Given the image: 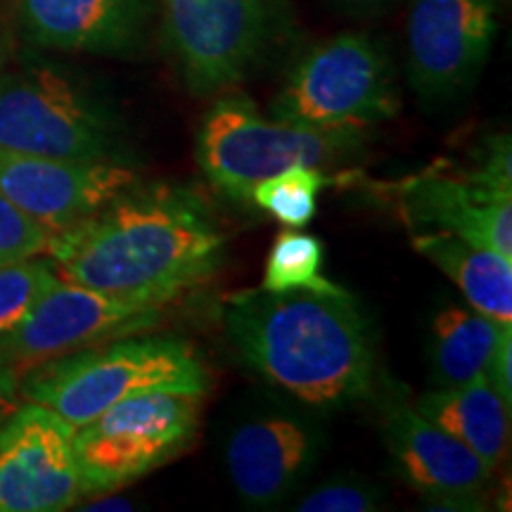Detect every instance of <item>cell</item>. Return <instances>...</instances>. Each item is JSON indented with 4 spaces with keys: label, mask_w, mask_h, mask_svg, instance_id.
Returning <instances> with one entry per match:
<instances>
[{
    "label": "cell",
    "mask_w": 512,
    "mask_h": 512,
    "mask_svg": "<svg viewBox=\"0 0 512 512\" xmlns=\"http://www.w3.org/2000/svg\"><path fill=\"white\" fill-rule=\"evenodd\" d=\"M53 235L0 192V266L48 254Z\"/></svg>",
    "instance_id": "obj_23"
},
{
    "label": "cell",
    "mask_w": 512,
    "mask_h": 512,
    "mask_svg": "<svg viewBox=\"0 0 512 512\" xmlns=\"http://www.w3.org/2000/svg\"><path fill=\"white\" fill-rule=\"evenodd\" d=\"M330 183L332 178L323 169L292 166L254 185L252 202L285 226L302 228L316 216L320 190Z\"/></svg>",
    "instance_id": "obj_20"
},
{
    "label": "cell",
    "mask_w": 512,
    "mask_h": 512,
    "mask_svg": "<svg viewBox=\"0 0 512 512\" xmlns=\"http://www.w3.org/2000/svg\"><path fill=\"white\" fill-rule=\"evenodd\" d=\"M57 280L60 275H57L53 261L43 254L10 266H0V337L8 335L19 320L27 316L38 297L50 290Z\"/></svg>",
    "instance_id": "obj_22"
},
{
    "label": "cell",
    "mask_w": 512,
    "mask_h": 512,
    "mask_svg": "<svg viewBox=\"0 0 512 512\" xmlns=\"http://www.w3.org/2000/svg\"><path fill=\"white\" fill-rule=\"evenodd\" d=\"M36 43L69 53H124L143 24L140 0H22Z\"/></svg>",
    "instance_id": "obj_16"
},
{
    "label": "cell",
    "mask_w": 512,
    "mask_h": 512,
    "mask_svg": "<svg viewBox=\"0 0 512 512\" xmlns=\"http://www.w3.org/2000/svg\"><path fill=\"white\" fill-rule=\"evenodd\" d=\"M22 406V375L0 358V425Z\"/></svg>",
    "instance_id": "obj_26"
},
{
    "label": "cell",
    "mask_w": 512,
    "mask_h": 512,
    "mask_svg": "<svg viewBox=\"0 0 512 512\" xmlns=\"http://www.w3.org/2000/svg\"><path fill=\"white\" fill-rule=\"evenodd\" d=\"M320 451V434L297 415H266L238 427L226 448L230 482L249 508L278 505L302 482Z\"/></svg>",
    "instance_id": "obj_15"
},
{
    "label": "cell",
    "mask_w": 512,
    "mask_h": 512,
    "mask_svg": "<svg viewBox=\"0 0 512 512\" xmlns=\"http://www.w3.org/2000/svg\"><path fill=\"white\" fill-rule=\"evenodd\" d=\"M498 29L496 0H413L406 62L422 100H448L482 72Z\"/></svg>",
    "instance_id": "obj_10"
},
{
    "label": "cell",
    "mask_w": 512,
    "mask_h": 512,
    "mask_svg": "<svg viewBox=\"0 0 512 512\" xmlns=\"http://www.w3.org/2000/svg\"><path fill=\"white\" fill-rule=\"evenodd\" d=\"M358 133H328L266 119L240 95L214 102L197 133V162L207 181L235 202L292 166H335L358 150Z\"/></svg>",
    "instance_id": "obj_4"
},
{
    "label": "cell",
    "mask_w": 512,
    "mask_h": 512,
    "mask_svg": "<svg viewBox=\"0 0 512 512\" xmlns=\"http://www.w3.org/2000/svg\"><path fill=\"white\" fill-rule=\"evenodd\" d=\"M399 91L380 43L366 34H342L309 50L283 91L273 119L328 133H361L399 112Z\"/></svg>",
    "instance_id": "obj_5"
},
{
    "label": "cell",
    "mask_w": 512,
    "mask_h": 512,
    "mask_svg": "<svg viewBox=\"0 0 512 512\" xmlns=\"http://www.w3.org/2000/svg\"><path fill=\"white\" fill-rule=\"evenodd\" d=\"M505 325L472 306H444L432 323L434 382L439 387H460L484 375Z\"/></svg>",
    "instance_id": "obj_19"
},
{
    "label": "cell",
    "mask_w": 512,
    "mask_h": 512,
    "mask_svg": "<svg viewBox=\"0 0 512 512\" xmlns=\"http://www.w3.org/2000/svg\"><path fill=\"white\" fill-rule=\"evenodd\" d=\"M380 508V491L356 479H335L299 501V512H373Z\"/></svg>",
    "instance_id": "obj_24"
},
{
    "label": "cell",
    "mask_w": 512,
    "mask_h": 512,
    "mask_svg": "<svg viewBox=\"0 0 512 512\" xmlns=\"http://www.w3.org/2000/svg\"><path fill=\"white\" fill-rule=\"evenodd\" d=\"M136 183V171L114 159L79 162L0 150V192L53 238Z\"/></svg>",
    "instance_id": "obj_13"
},
{
    "label": "cell",
    "mask_w": 512,
    "mask_h": 512,
    "mask_svg": "<svg viewBox=\"0 0 512 512\" xmlns=\"http://www.w3.org/2000/svg\"><path fill=\"white\" fill-rule=\"evenodd\" d=\"M486 377L498 396L512 408V323H508L498 337L494 354L486 366Z\"/></svg>",
    "instance_id": "obj_25"
},
{
    "label": "cell",
    "mask_w": 512,
    "mask_h": 512,
    "mask_svg": "<svg viewBox=\"0 0 512 512\" xmlns=\"http://www.w3.org/2000/svg\"><path fill=\"white\" fill-rule=\"evenodd\" d=\"M164 309L57 280L27 316L0 337V358L19 375H27L53 358L155 328Z\"/></svg>",
    "instance_id": "obj_9"
},
{
    "label": "cell",
    "mask_w": 512,
    "mask_h": 512,
    "mask_svg": "<svg viewBox=\"0 0 512 512\" xmlns=\"http://www.w3.org/2000/svg\"><path fill=\"white\" fill-rule=\"evenodd\" d=\"M351 5H358V8H380V5L392 3V0H347Z\"/></svg>",
    "instance_id": "obj_27"
},
{
    "label": "cell",
    "mask_w": 512,
    "mask_h": 512,
    "mask_svg": "<svg viewBox=\"0 0 512 512\" xmlns=\"http://www.w3.org/2000/svg\"><path fill=\"white\" fill-rule=\"evenodd\" d=\"M202 394L147 392L74 430L83 496H107L181 456L200 427Z\"/></svg>",
    "instance_id": "obj_6"
},
{
    "label": "cell",
    "mask_w": 512,
    "mask_h": 512,
    "mask_svg": "<svg viewBox=\"0 0 512 512\" xmlns=\"http://www.w3.org/2000/svg\"><path fill=\"white\" fill-rule=\"evenodd\" d=\"M48 256L67 283L166 306L219 271L226 235L192 192L136 183L55 235Z\"/></svg>",
    "instance_id": "obj_1"
},
{
    "label": "cell",
    "mask_w": 512,
    "mask_h": 512,
    "mask_svg": "<svg viewBox=\"0 0 512 512\" xmlns=\"http://www.w3.org/2000/svg\"><path fill=\"white\" fill-rule=\"evenodd\" d=\"M166 41L197 95L245 79L266 36L261 0H164Z\"/></svg>",
    "instance_id": "obj_11"
},
{
    "label": "cell",
    "mask_w": 512,
    "mask_h": 512,
    "mask_svg": "<svg viewBox=\"0 0 512 512\" xmlns=\"http://www.w3.org/2000/svg\"><path fill=\"white\" fill-rule=\"evenodd\" d=\"M0 150L53 159H112L114 124L48 64L0 72Z\"/></svg>",
    "instance_id": "obj_8"
},
{
    "label": "cell",
    "mask_w": 512,
    "mask_h": 512,
    "mask_svg": "<svg viewBox=\"0 0 512 512\" xmlns=\"http://www.w3.org/2000/svg\"><path fill=\"white\" fill-rule=\"evenodd\" d=\"M415 411L475 451L491 472L503 463L510 444V406L491 387L486 373L460 387L422 394Z\"/></svg>",
    "instance_id": "obj_17"
},
{
    "label": "cell",
    "mask_w": 512,
    "mask_h": 512,
    "mask_svg": "<svg viewBox=\"0 0 512 512\" xmlns=\"http://www.w3.org/2000/svg\"><path fill=\"white\" fill-rule=\"evenodd\" d=\"M401 219L415 233L441 230L512 259L510 138L486 140L475 164H434L396 185Z\"/></svg>",
    "instance_id": "obj_7"
},
{
    "label": "cell",
    "mask_w": 512,
    "mask_h": 512,
    "mask_svg": "<svg viewBox=\"0 0 512 512\" xmlns=\"http://www.w3.org/2000/svg\"><path fill=\"white\" fill-rule=\"evenodd\" d=\"M382 430L396 472L432 503L430 508H482V491L494 472L475 451L406 403L384 408Z\"/></svg>",
    "instance_id": "obj_14"
},
{
    "label": "cell",
    "mask_w": 512,
    "mask_h": 512,
    "mask_svg": "<svg viewBox=\"0 0 512 512\" xmlns=\"http://www.w3.org/2000/svg\"><path fill=\"white\" fill-rule=\"evenodd\" d=\"M413 247L456 283L472 309L512 323V259L441 230L415 233Z\"/></svg>",
    "instance_id": "obj_18"
},
{
    "label": "cell",
    "mask_w": 512,
    "mask_h": 512,
    "mask_svg": "<svg viewBox=\"0 0 512 512\" xmlns=\"http://www.w3.org/2000/svg\"><path fill=\"white\" fill-rule=\"evenodd\" d=\"M211 375L183 339L119 337L41 363L22 375V399L41 403L69 427L147 392L207 394Z\"/></svg>",
    "instance_id": "obj_3"
},
{
    "label": "cell",
    "mask_w": 512,
    "mask_h": 512,
    "mask_svg": "<svg viewBox=\"0 0 512 512\" xmlns=\"http://www.w3.org/2000/svg\"><path fill=\"white\" fill-rule=\"evenodd\" d=\"M223 325L242 363L318 411L370 394L375 347L351 292L259 290L226 299Z\"/></svg>",
    "instance_id": "obj_2"
},
{
    "label": "cell",
    "mask_w": 512,
    "mask_h": 512,
    "mask_svg": "<svg viewBox=\"0 0 512 512\" xmlns=\"http://www.w3.org/2000/svg\"><path fill=\"white\" fill-rule=\"evenodd\" d=\"M323 266V242L313 235L283 230L268 252L266 273L261 287L271 292L287 290H335L332 280L320 275Z\"/></svg>",
    "instance_id": "obj_21"
},
{
    "label": "cell",
    "mask_w": 512,
    "mask_h": 512,
    "mask_svg": "<svg viewBox=\"0 0 512 512\" xmlns=\"http://www.w3.org/2000/svg\"><path fill=\"white\" fill-rule=\"evenodd\" d=\"M83 498L74 427L27 401L0 425V512H60Z\"/></svg>",
    "instance_id": "obj_12"
}]
</instances>
